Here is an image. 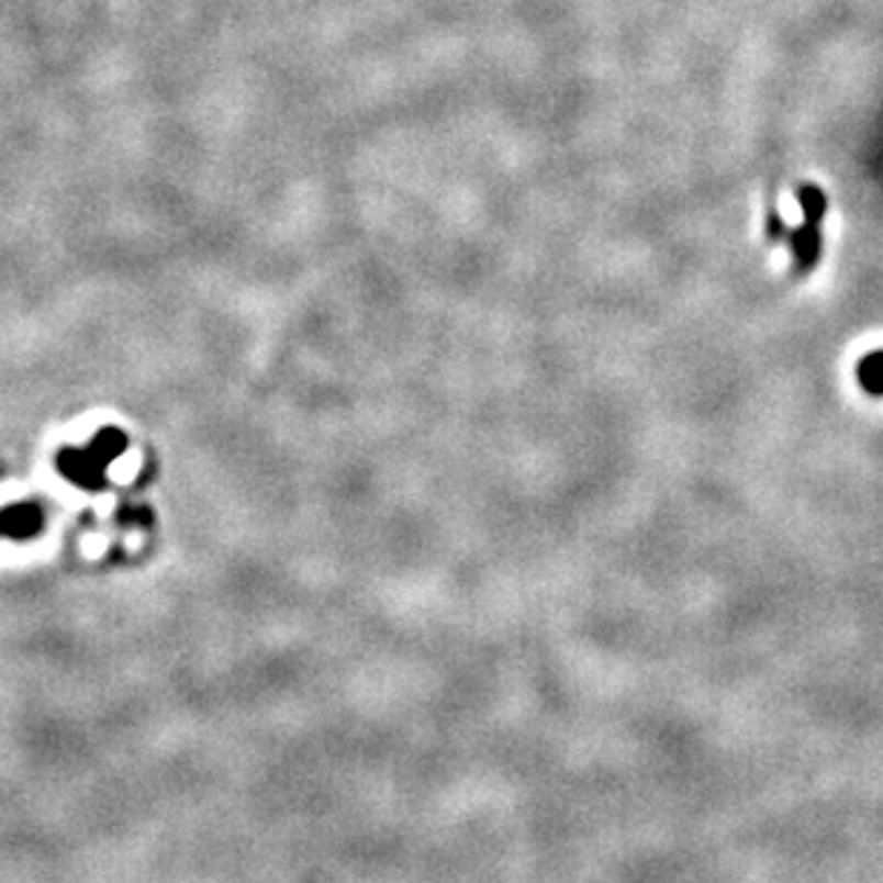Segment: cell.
<instances>
[{
  "instance_id": "6da1fadb",
  "label": "cell",
  "mask_w": 883,
  "mask_h": 883,
  "mask_svg": "<svg viewBox=\"0 0 883 883\" xmlns=\"http://www.w3.org/2000/svg\"><path fill=\"white\" fill-rule=\"evenodd\" d=\"M797 201L803 210L801 227H789L778 213H769V236L781 238L783 244L792 247L797 258V267L803 272L815 270L817 256H820V221L826 215V195L815 185L797 187Z\"/></svg>"
},
{
  "instance_id": "7a4b0ae2",
  "label": "cell",
  "mask_w": 883,
  "mask_h": 883,
  "mask_svg": "<svg viewBox=\"0 0 883 883\" xmlns=\"http://www.w3.org/2000/svg\"><path fill=\"white\" fill-rule=\"evenodd\" d=\"M858 379L869 396H883V350L863 356L858 365Z\"/></svg>"
}]
</instances>
